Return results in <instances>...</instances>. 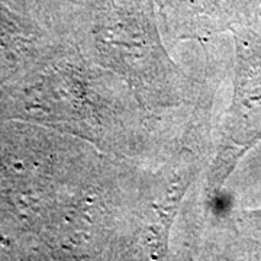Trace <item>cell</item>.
Listing matches in <instances>:
<instances>
[{
  "mask_svg": "<svg viewBox=\"0 0 261 261\" xmlns=\"http://www.w3.org/2000/svg\"><path fill=\"white\" fill-rule=\"evenodd\" d=\"M237 64L231 108L219 147L209 170L207 186L216 190L231 176L244 155L261 140V38L233 32Z\"/></svg>",
  "mask_w": 261,
  "mask_h": 261,
  "instance_id": "obj_1",
  "label": "cell"
}]
</instances>
